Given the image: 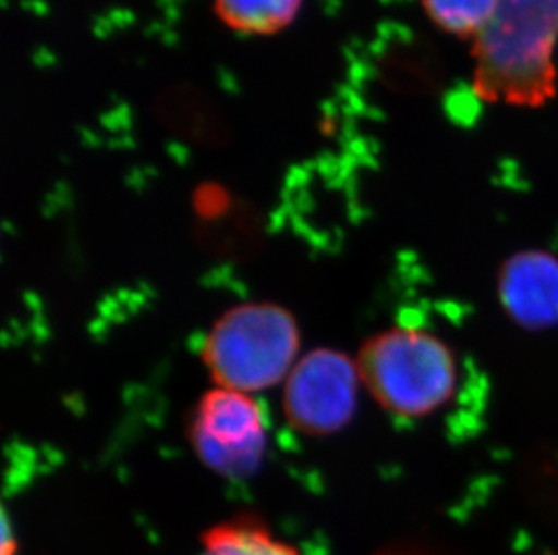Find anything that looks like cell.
<instances>
[{"mask_svg":"<svg viewBox=\"0 0 558 555\" xmlns=\"http://www.w3.org/2000/svg\"><path fill=\"white\" fill-rule=\"evenodd\" d=\"M558 0H497L474 46L481 100L543 107L557 92Z\"/></svg>","mask_w":558,"mask_h":555,"instance_id":"1","label":"cell"},{"mask_svg":"<svg viewBox=\"0 0 558 555\" xmlns=\"http://www.w3.org/2000/svg\"><path fill=\"white\" fill-rule=\"evenodd\" d=\"M360 379L376 403L403 419H427L452 403L461 381L458 354L420 326H392L360 348Z\"/></svg>","mask_w":558,"mask_h":555,"instance_id":"2","label":"cell"},{"mask_svg":"<svg viewBox=\"0 0 558 555\" xmlns=\"http://www.w3.org/2000/svg\"><path fill=\"white\" fill-rule=\"evenodd\" d=\"M301 332L290 310L269 301L227 310L206 334L203 362L219 388L255 393L290 375Z\"/></svg>","mask_w":558,"mask_h":555,"instance_id":"3","label":"cell"},{"mask_svg":"<svg viewBox=\"0 0 558 555\" xmlns=\"http://www.w3.org/2000/svg\"><path fill=\"white\" fill-rule=\"evenodd\" d=\"M189 439L195 455L211 471L228 478L250 477L266 453L260 404L248 393L217 386L195 406Z\"/></svg>","mask_w":558,"mask_h":555,"instance_id":"4","label":"cell"},{"mask_svg":"<svg viewBox=\"0 0 558 555\" xmlns=\"http://www.w3.org/2000/svg\"><path fill=\"white\" fill-rule=\"evenodd\" d=\"M360 383L359 365L351 357L331 348L310 351L286 378V419L304 435H332L356 414Z\"/></svg>","mask_w":558,"mask_h":555,"instance_id":"5","label":"cell"},{"mask_svg":"<svg viewBox=\"0 0 558 555\" xmlns=\"http://www.w3.org/2000/svg\"><path fill=\"white\" fill-rule=\"evenodd\" d=\"M506 316L527 331L558 325V258L541 249L511 255L497 274Z\"/></svg>","mask_w":558,"mask_h":555,"instance_id":"6","label":"cell"},{"mask_svg":"<svg viewBox=\"0 0 558 555\" xmlns=\"http://www.w3.org/2000/svg\"><path fill=\"white\" fill-rule=\"evenodd\" d=\"M304 0H211L217 18L232 32L268 37L296 21Z\"/></svg>","mask_w":558,"mask_h":555,"instance_id":"7","label":"cell"},{"mask_svg":"<svg viewBox=\"0 0 558 555\" xmlns=\"http://www.w3.org/2000/svg\"><path fill=\"white\" fill-rule=\"evenodd\" d=\"M201 555H299V552L277 540L260 519L239 516L206 530Z\"/></svg>","mask_w":558,"mask_h":555,"instance_id":"8","label":"cell"},{"mask_svg":"<svg viewBox=\"0 0 558 555\" xmlns=\"http://www.w3.org/2000/svg\"><path fill=\"white\" fill-rule=\"evenodd\" d=\"M439 29L461 38L480 37L496 11L497 0H422Z\"/></svg>","mask_w":558,"mask_h":555,"instance_id":"9","label":"cell"},{"mask_svg":"<svg viewBox=\"0 0 558 555\" xmlns=\"http://www.w3.org/2000/svg\"><path fill=\"white\" fill-rule=\"evenodd\" d=\"M2 555H16V540L13 532H11L10 519L8 514L4 513V521H2Z\"/></svg>","mask_w":558,"mask_h":555,"instance_id":"10","label":"cell"},{"mask_svg":"<svg viewBox=\"0 0 558 555\" xmlns=\"http://www.w3.org/2000/svg\"><path fill=\"white\" fill-rule=\"evenodd\" d=\"M378 555H405V554H378Z\"/></svg>","mask_w":558,"mask_h":555,"instance_id":"11","label":"cell"}]
</instances>
